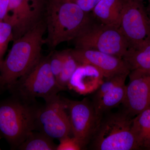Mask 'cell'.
Here are the masks:
<instances>
[{
    "label": "cell",
    "mask_w": 150,
    "mask_h": 150,
    "mask_svg": "<svg viewBox=\"0 0 150 150\" xmlns=\"http://www.w3.org/2000/svg\"><path fill=\"white\" fill-rule=\"evenodd\" d=\"M44 19L45 43L51 51L62 43L74 40L93 20L89 14L69 0H47Z\"/></svg>",
    "instance_id": "cell-2"
},
{
    "label": "cell",
    "mask_w": 150,
    "mask_h": 150,
    "mask_svg": "<svg viewBox=\"0 0 150 150\" xmlns=\"http://www.w3.org/2000/svg\"><path fill=\"white\" fill-rule=\"evenodd\" d=\"M46 32L44 18L27 32L13 41L6 59L0 66V93L25 74L42 58Z\"/></svg>",
    "instance_id": "cell-1"
},
{
    "label": "cell",
    "mask_w": 150,
    "mask_h": 150,
    "mask_svg": "<svg viewBox=\"0 0 150 150\" xmlns=\"http://www.w3.org/2000/svg\"><path fill=\"white\" fill-rule=\"evenodd\" d=\"M60 144L57 145V150H80L83 148L77 140L73 137L67 136L59 140Z\"/></svg>",
    "instance_id": "cell-22"
},
{
    "label": "cell",
    "mask_w": 150,
    "mask_h": 150,
    "mask_svg": "<svg viewBox=\"0 0 150 150\" xmlns=\"http://www.w3.org/2000/svg\"><path fill=\"white\" fill-rule=\"evenodd\" d=\"M150 15L149 16V21H150Z\"/></svg>",
    "instance_id": "cell-25"
},
{
    "label": "cell",
    "mask_w": 150,
    "mask_h": 150,
    "mask_svg": "<svg viewBox=\"0 0 150 150\" xmlns=\"http://www.w3.org/2000/svg\"><path fill=\"white\" fill-rule=\"evenodd\" d=\"M74 41L75 48H88L123 59L129 43L119 27L93 22Z\"/></svg>",
    "instance_id": "cell-6"
},
{
    "label": "cell",
    "mask_w": 150,
    "mask_h": 150,
    "mask_svg": "<svg viewBox=\"0 0 150 150\" xmlns=\"http://www.w3.org/2000/svg\"><path fill=\"white\" fill-rule=\"evenodd\" d=\"M13 28L8 22L0 21V66L8 47L9 43L13 40Z\"/></svg>",
    "instance_id": "cell-20"
},
{
    "label": "cell",
    "mask_w": 150,
    "mask_h": 150,
    "mask_svg": "<svg viewBox=\"0 0 150 150\" xmlns=\"http://www.w3.org/2000/svg\"><path fill=\"white\" fill-rule=\"evenodd\" d=\"M49 55V65L56 81L62 71L64 58V50L51 51Z\"/></svg>",
    "instance_id": "cell-21"
},
{
    "label": "cell",
    "mask_w": 150,
    "mask_h": 150,
    "mask_svg": "<svg viewBox=\"0 0 150 150\" xmlns=\"http://www.w3.org/2000/svg\"><path fill=\"white\" fill-rule=\"evenodd\" d=\"M63 98L69 114L72 134L83 149L89 144L99 121L93 104L87 98L80 101Z\"/></svg>",
    "instance_id": "cell-9"
},
{
    "label": "cell",
    "mask_w": 150,
    "mask_h": 150,
    "mask_svg": "<svg viewBox=\"0 0 150 150\" xmlns=\"http://www.w3.org/2000/svg\"><path fill=\"white\" fill-rule=\"evenodd\" d=\"M123 0H100L92 13L97 21L119 27Z\"/></svg>",
    "instance_id": "cell-15"
},
{
    "label": "cell",
    "mask_w": 150,
    "mask_h": 150,
    "mask_svg": "<svg viewBox=\"0 0 150 150\" xmlns=\"http://www.w3.org/2000/svg\"><path fill=\"white\" fill-rule=\"evenodd\" d=\"M126 85L123 109L133 117L150 107V74L130 71Z\"/></svg>",
    "instance_id": "cell-12"
},
{
    "label": "cell",
    "mask_w": 150,
    "mask_h": 150,
    "mask_svg": "<svg viewBox=\"0 0 150 150\" xmlns=\"http://www.w3.org/2000/svg\"><path fill=\"white\" fill-rule=\"evenodd\" d=\"M133 118L124 109L105 113L100 119L89 144L91 149L139 150L132 131Z\"/></svg>",
    "instance_id": "cell-4"
},
{
    "label": "cell",
    "mask_w": 150,
    "mask_h": 150,
    "mask_svg": "<svg viewBox=\"0 0 150 150\" xmlns=\"http://www.w3.org/2000/svg\"><path fill=\"white\" fill-rule=\"evenodd\" d=\"M35 131L53 139H61L72 134L69 118L63 97L59 95L40 105L35 121Z\"/></svg>",
    "instance_id": "cell-7"
},
{
    "label": "cell",
    "mask_w": 150,
    "mask_h": 150,
    "mask_svg": "<svg viewBox=\"0 0 150 150\" xmlns=\"http://www.w3.org/2000/svg\"><path fill=\"white\" fill-rule=\"evenodd\" d=\"M102 73L92 65L79 64L70 79L68 88L81 95L93 93L105 79Z\"/></svg>",
    "instance_id": "cell-14"
},
{
    "label": "cell",
    "mask_w": 150,
    "mask_h": 150,
    "mask_svg": "<svg viewBox=\"0 0 150 150\" xmlns=\"http://www.w3.org/2000/svg\"><path fill=\"white\" fill-rule=\"evenodd\" d=\"M10 0H0V21L6 18Z\"/></svg>",
    "instance_id": "cell-24"
},
{
    "label": "cell",
    "mask_w": 150,
    "mask_h": 150,
    "mask_svg": "<svg viewBox=\"0 0 150 150\" xmlns=\"http://www.w3.org/2000/svg\"><path fill=\"white\" fill-rule=\"evenodd\" d=\"M123 59L130 70L150 74V40L136 47H129Z\"/></svg>",
    "instance_id": "cell-16"
},
{
    "label": "cell",
    "mask_w": 150,
    "mask_h": 150,
    "mask_svg": "<svg viewBox=\"0 0 150 150\" xmlns=\"http://www.w3.org/2000/svg\"><path fill=\"white\" fill-rule=\"evenodd\" d=\"M54 139L40 131H32L18 149L20 150H57Z\"/></svg>",
    "instance_id": "cell-18"
},
{
    "label": "cell",
    "mask_w": 150,
    "mask_h": 150,
    "mask_svg": "<svg viewBox=\"0 0 150 150\" xmlns=\"http://www.w3.org/2000/svg\"><path fill=\"white\" fill-rule=\"evenodd\" d=\"M79 64L73 56L70 49L64 50V58L63 67L57 80L58 84L63 91L68 88L69 81Z\"/></svg>",
    "instance_id": "cell-19"
},
{
    "label": "cell",
    "mask_w": 150,
    "mask_h": 150,
    "mask_svg": "<svg viewBox=\"0 0 150 150\" xmlns=\"http://www.w3.org/2000/svg\"><path fill=\"white\" fill-rule=\"evenodd\" d=\"M142 1L123 0L119 28L129 43V48L150 40L149 18Z\"/></svg>",
    "instance_id": "cell-8"
},
{
    "label": "cell",
    "mask_w": 150,
    "mask_h": 150,
    "mask_svg": "<svg viewBox=\"0 0 150 150\" xmlns=\"http://www.w3.org/2000/svg\"><path fill=\"white\" fill-rule=\"evenodd\" d=\"M47 0H10L5 21L13 28V41L33 27L45 16Z\"/></svg>",
    "instance_id": "cell-10"
},
{
    "label": "cell",
    "mask_w": 150,
    "mask_h": 150,
    "mask_svg": "<svg viewBox=\"0 0 150 150\" xmlns=\"http://www.w3.org/2000/svg\"><path fill=\"white\" fill-rule=\"evenodd\" d=\"M11 95L29 100L41 98L47 101L63 89L58 84L49 65V55L8 88Z\"/></svg>",
    "instance_id": "cell-5"
},
{
    "label": "cell",
    "mask_w": 150,
    "mask_h": 150,
    "mask_svg": "<svg viewBox=\"0 0 150 150\" xmlns=\"http://www.w3.org/2000/svg\"><path fill=\"white\" fill-rule=\"evenodd\" d=\"M0 81H1V76H0Z\"/></svg>",
    "instance_id": "cell-26"
},
{
    "label": "cell",
    "mask_w": 150,
    "mask_h": 150,
    "mask_svg": "<svg viewBox=\"0 0 150 150\" xmlns=\"http://www.w3.org/2000/svg\"><path fill=\"white\" fill-rule=\"evenodd\" d=\"M132 128L139 150H150V107L133 118Z\"/></svg>",
    "instance_id": "cell-17"
},
{
    "label": "cell",
    "mask_w": 150,
    "mask_h": 150,
    "mask_svg": "<svg viewBox=\"0 0 150 150\" xmlns=\"http://www.w3.org/2000/svg\"><path fill=\"white\" fill-rule=\"evenodd\" d=\"M76 4L86 13L89 14L93 11L100 0H69Z\"/></svg>",
    "instance_id": "cell-23"
},
{
    "label": "cell",
    "mask_w": 150,
    "mask_h": 150,
    "mask_svg": "<svg viewBox=\"0 0 150 150\" xmlns=\"http://www.w3.org/2000/svg\"><path fill=\"white\" fill-rule=\"evenodd\" d=\"M126 72L105 78L102 83L93 93L91 100L98 118L100 119L106 112L122 104L126 95Z\"/></svg>",
    "instance_id": "cell-11"
},
{
    "label": "cell",
    "mask_w": 150,
    "mask_h": 150,
    "mask_svg": "<svg viewBox=\"0 0 150 150\" xmlns=\"http://www.w3.org/2000/svg\"><path fill=\"white\" fill-rule=\"evenodd\" d=\"M0 139H1V138H0ZM1 148H0V150H1Z\"/></svg>",
    "instance_id": "cell-27"
},
{
    "label": "cell",
    "mask_w": 150,
    "mask_h": 150,
    "mask_svg": "<svg viewBox=\"0 0 150 150\" xmlns=\"http://www.w3.org/2000/svg\"><path fill=\"white\" fill-rule=\"evenodd\" d=\"M40 106L36 100L13 95L0 100V138L6 141L11 149H18L30 133L35 131Z\"/></svg>",
    "instance_id": "cell-3"
},
{
    "label": "cell",
    "mask_w": 150,
    "mask_h": 150,
    "mask_svg": "<svg viewBox=\"0 0 150 150\" xmlns=\"http://www.w3.org/2000/svg\"><path fill=\"white\" fill-rule=\"evenodd\" d=\"M73 56L81 64L92 65L99 70L105 78L124 73H130V68L123 59L100 52L88 49H70Z\"/></svg>",
    "instance_id": "cell-13"
}]
</instances>
